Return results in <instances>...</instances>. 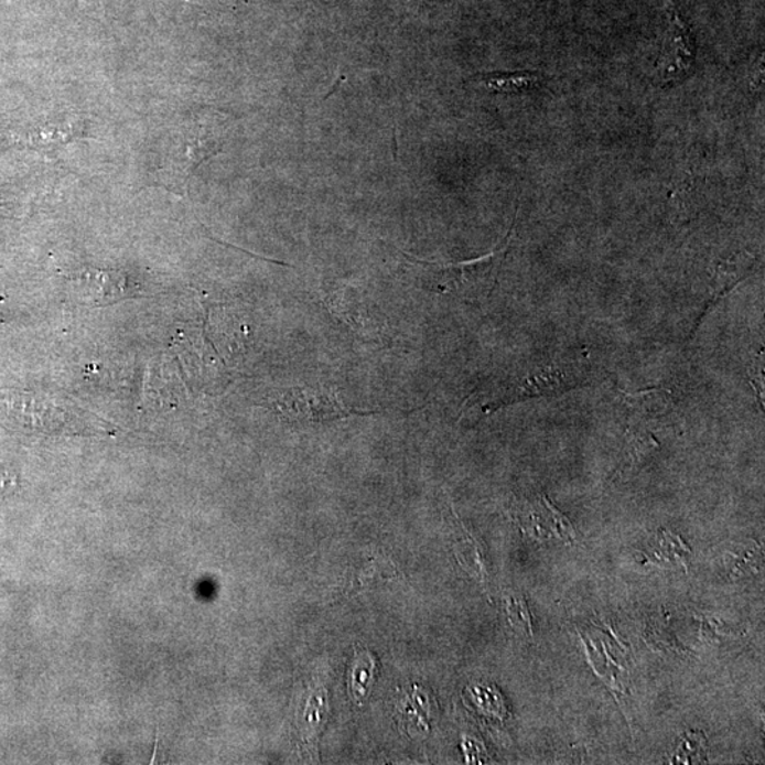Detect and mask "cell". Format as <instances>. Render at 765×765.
<instances>
[{
  "label": "cell",
  "mask_w": 765,
  "mask_h": 765,
  "mask_svg": "<svg viewBox=\"0 0 765 765\" xmlns=\"http://www.w3.org/2000/svg\"><path fill=\"white\" fill-rule=\"evenodd\" d=\"M223 118L216 112L191 114L173 123L159 151L155 179L175 195H185L188 181L205 159L220 151Z\"/></svg>",
  "instance_id": "cell-1"
},
{
  "label": "cell",
  "mask_w": 765,
  "mask_h": 765,
  "mask_svg": "<svg viewBox=\"0 0 765 765\" xmlns=\"http://www.w3.org/2000/svg\"><path fill=\"white\" fill-rule=\"evenodd\" d=\"M511 237H514V227L499 248L476 260L456 262V265L412 260V265L419 266L420 276L417 278L425 290L439 292V294L470 301L488 297L494 290L500 267L508 255Z\"/></svg>",
  "instance_id": "cell-2"
},
{
  "label": "cell",
  "mask_w": 765,
  "mask_h": 765,
  "mask_svg": "<svg viewBox=\"0 0 765 765\" xmlns=\"http://www.w3.org/2000/svg\"><path fill=\"white\" fill-rule=\"evenodd\" d=\"M590 370L588 359L580 356L551 362L515 379L502 381L486 392L481 410L489 414L514 402L573 390L589 380Z\"/></svg>",
  "instance_id": "cell-3"
},
{
  "label": "cell",
  "mask_w": 765,
  "mask_h": 765,
  "mask_svg": "<svg viewBox=\"0 0 765 765\" xmlns=\"http://www.w3.org/2000/svg\"><path fill=\"white\" fill-rule=\"evenodd\" d=\"M267 406L270 407L281 420L288 422H327L344 420L355 414H374L375 411L357 410L345 405L340 392L331 387H290L272 392L268 397Z\"/></svg>",
  "instance_id": "cell-4"
},
{
  "label": "cell",
  "mask_w": 765,
  "mask_h": 765,
  "mask_svg": "<svg viewBox=\"0 0 765 765\" xmlns=\"http://www.w3.org/2000/svg\"><path fill=\"white\" fill-rule=\"evenodd\" d=\"M665 10H667L668 28L657 68L664 82H675L692 72L694 58H697V43H694L692 29L689 28L677 7L667 2Z\"/></svg>",
  "instance_id": "cell-5"
},
{
  "label": "cell",
  "mask_w": 765,
  "mask_h": 765,
  "mask_svg": "<svg viewBox=\"0 0 765 765\" xmlns=\"http://www.w3.org/2000/svg\"><path fill=\"white\" fill-rule=\"evenodd\" d=\"M74 300L84 305H107L136 295L138 285L123 272L86 270L68 278Z\"/></svg>",
  "instance_id": "cell-6"
},
{
  "label": "cell",
  "mask_w": 765,
  "mask_h": 765,
  "mask_svg": "<svg viewBox=\"0 0 765 765\" xmlns=\"http://www.w3.org/2000/svg\"><path fill=\"white\" fill-rule=\"evenodd\" d=\"M86 131L84 119L76 116L62 117L37 123L14 137V141L52 155L76 139L86 137Z\"/></svg>",
  "instance_id": "cell-7"
},
{
  "label": "cell",
  "mask_w": 765,
  "mask_h": 765,
  "mask_svg": "<svg viewBox=\"0 0 765 765\" xmlns=\"http://www.w3.org/2000/svg\"><path fill=\"white\" fill-rule=\"evenodd\" d=\"M669 395V391L662 389L625 395L624 402L628 409L631 425H659L664 420H669L674 412V405Z\"/></svg>",
  "instance_id": "cell-8"
},
{
  "label": "cell",
  "mask_w": 765,
  "mask_h": 765,
  "mask_svg": "<svg viewBox=\"0 0 765 765\" xmlns=\"http://www.w3.org/2000/svg\"><path fill=\"white\" fill-rule=\"evenodd\" d=\"M397 570L389 559L376 558L367 561L354 571L349 583H347V595L359 594L360 591L370 590L376 585L396 578Z\"/></svg>",
  "instance_id": "cell-9"
},
{
  "label": "cell",
  "mask_w": 765,
  "mask_h": 765,
  "mask_svg": "<svg viewBox=\"0 0 765 765\" xmlns=\"http://www.w3.org/2000/svg\"><path fill=\"white\" fill-rule=\"evenodd\" d=\"M455 554L460 564L464 568L472 578L478 579L482 585L488 584V573H486L484 553L481 546L468 531H465L464 538L456 541Z\"/></svg>",
  "instance_id": "cell-10"
},
{
  "label": "cell",
  "mask_w": 765,
  "mask_h": 765,
  "mask_svg": "<svg viewBox=\"0 0 765 765\" xmlns=\"http://www.w3.org/2000/svg\"><path fill=\"white\" fill-rule=\"evenodd\" d=\"M750 268H752V258L750 257H739L737 261H729L723 267H720L718 276L714 278L716 282H714L713 298L710 302L713 304L732 288L736 287L737 282L747 276Z\"/></svg>",
  "instance_id": "cell-11"
},
{
  "label": "cell",
  "mask_w": 765,
  "mask_h": 765,
  "mask_svg": "<svg viewBox=\"0 0 765 765\" xmlns=\"http://www.w3.org/2000/svg\"><path fill=\"white\" fill-rule=\"evenodd\" d=\"M375 669V659L369 654L356 658L351 675V692L357 702L369 694V689L374 685Z\"/></svg>",
  "instance_id": "cell-12"
},
{
  "label": "cell",
  "mask_w": 765,
  "mask_h": 765,
  "mask_svg": "<svg viewBox=\"0 0 765 765\" xmlns=\"http://www.w3.org/2000/svg\"><path fill=\"white\" fill-rule=\"evenodd\" d=\"M538 77L531 73L496 74L485 78V86L498 93L519 91V89L531 87Z\"/></svg>",
  "instance_id": "cell-13"
},
{
  "label": "cell",
  "mask_w": 765,
  "mask_h": 765,
  "mask_svg": "<svg viewBox=\"0 0 765 765\" xmlns=\"http://www.w3.org/2000/svg\"><path fill=\"white\" fill-rule=\"evenodd\" d=\"M508 611L510 623L511 625H514L516 629H520L521 633H524V631H528V633H531L530 624L524 621V617H528V614H526L528 613V611H526L525 608L524 601L509 600Z\"/></svg>",
  "instance_id": "cell-14"
},
{
  "label": "cell",
  "mask_w": 765,
  "mask_h": 765,
  "mask_svg": "<svg viewBox=\"0 0 765 765\" xmlns=\"http://www.w3.org/2000/svg\"><path fill=\"white\" fill-rule=\"evenodd\" d=\"M18 475L7 464L0 462V496L10 494L17 489Z\"/></svg>",
  "instance_id": "cell-15"
}]
</instances>
